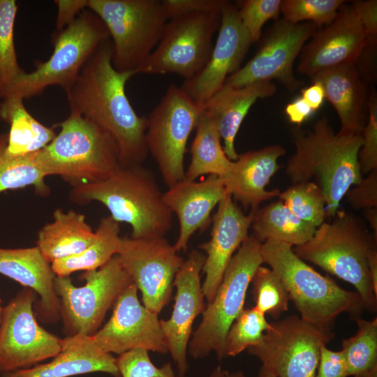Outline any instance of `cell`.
I'll return each mask as SVG.
<instances>
[{
    "label": "cell",
    "instance_id": "obj_1",
    "mask_svg": "<svg viewBox=\"0 0 377 377\" xmlns=\"http://www.w3.org/2000/svg\"><path fill=\"white\" fill-rule=\"evenodd\" d=\"M112 54V43L108 38L101 43L65 90L70 112L94 122L114 138L121 166L142 165L149 153L147 117L135 112L125 91L127 81L136 73L115 70Z\"/></svg>",
    "mask_w": 377,
    "mask_h": 377
},
{
    "label": "cell",
    "instance_id": "obj_2",
    "mask_svg": "<svg viewBox=\"0 0 377 377\" xmlns=\"http://www.w3.org/2000/svg\"><path fill=\"white\" fill-rule=\"evenodd\" d=\"M291 134L295 153L288 159L286 175L293 184H316L325 198L326 217H333L348 191L363 179L358 158L362 134L335 133L326 117L311 129L295 127Z\"/></svg>",
    "mask_w": 377,
    "mask_h": 377
},
{
    "label": "cell",
    "instance_id": "obj_3",
    "mask_svg": "<svg viewBox=\"0 0 377 377\" xmlns=\"http://www.w3.org/2000/svg\"><path fill=\"white\" fill-rule=\"evenodd\" d=\"M68 195L79 205L103 204L113 219L131 226L132 238L163 237L172 226L156 178L142 165L121 166L103 181L72 187Z\"/></svg>",
    "mask_w": 377,
    "mask_h": 377
},
{
    "label": "cell",
    "instance_id": "obj_4",
    "mask_svg": "<svg viewBox=\"0 0 377 377\" xmlns=\"http://www.w3.org/2000/svg\"><path fill=\"white\" fill-rule=\"evenodd\" d=\"M60 131L36 154L46 175H58L71 187L103 181L121 166L114 138L94 122L73 112L57 124Z\"/></svg>",
    "mask_w": 377,
    "mask_h": 377
},
{
    "label": "cell",
    "instance_id": "obj_5",
    "mask_svg": "<svg viewBox=\"0 0 377 377\" xmlns=\"http://www.w3.org/2000/svg\"><path fill=\"white\" fill-rule=\"evenodd\" d=\"M260 252L263 263L281 280L303 320L331 329L343 313L355 320L360 317L364 309L359 294L318 273L294 253L291 245L269 239L261 244Z\"/></svg>",
    "mask_w": 377,
    "mask_h": 377
},
{
    "label": "cell",
    "instance_id": "obj_6",
    "mask_svg": "<svg viewBox=\"0 0 377 377\" xmlns=\"http://www.w3.org/2000/svg\"><path fill=\"white\" fill-rule=\"evenodd\" d=\"M331 222H324L312 237L293 248L304 261L350 283L361 297L364 309L377 310L367 267V256L376 248V238L369 233L364 222L357 216L338 210Z\"/></svg>",
    "mask_w": 377,
    "mask_h": 377
},
{
    "label": "cell",
    "instance_id": "obj_7",
    "mask_svg": "<svg viewBox=\"0 0 377 377\" xmlns=\"http://www.w3.org/2000/svg\"><path fill=\"white\" fill-rule=\"evenodd\" d=\"M260 248L261 243L251 235L232 257L213 300L205 306L201 323L189 341L188 352L193 358L201 359L212 352L219 360L226 357L227 333L244 309L249 286L263 263Z\"/></svg>",
    "mask_w": 377,
    "mask_h": 377
},
{
    "label": "cell",
    "instance_id": "obj_8",
    "mask_svg": "<svg viewBox=\"0 0 377 377\" xmlns=\"http://www.w3.org/2000/svg\"><path fill=\"white\" fill-rule=\"evenodd\" d=\"M109 38L101 20L89 9H84L72 23L53 34L50 58L37 61L35 69L25 72L6 97L30 98L52 85H59L65 91L101 43Z\"/></svg>",
    "mask_w": 377,
    "mask_h": 377
},
{
    "label": "cell",
    "instance_id": "obj_9",
    "mask_svg": "<svg viewBox=\"0 0 377 377\" xmlns=\"http://www.w3.org/2000/svg\"><path fill=\"white\" fill-rule=\"evenodd\" d=\"M87 8L101 20L112 38L115 70L138 74L168 20L161 1L88 0Z\"/></svg>",
    "mask_w": 377,
    "mask_h": 377
},
{
    "label": "cell",
    "instance_id": "obj_10",
    "mask_svg": "<svg viewBox=\"0 0 377 377\" xmlns=\"http://www.w3.org/2000/svg\"><path fill=\"white\" fill-rule=\"evenodd\" d=\"M82 278L85 283L80 287L74 286L69 276H56L54 279L60 316L68 336H94L108 311L121 293L133 283L117 255L101 267L86 271Z\"/></svg>",
    "mask_w": 377,
    "mask_h": 377
},
{
    "label": "cell",
    "instance_id": "obj_11",
    "mask_svg": "<svg viewBox=\"0 0 377 377\" xmlns=\"http://www.w3.org/2000/svg\"><path fill=\"white\" fill-rule=\"evenodd\" d=\"M202 108L179 87L170 84L160 103L147 117L146 141L165 185L185 179L184 154L188 139Z\"/></svg>",
    "mask_w": 377,
    "mask_h": 377
},
{
    "label": "cell",
    "instance_id": "obj_12",
    "mask_svg": "<svg viewBox=\"0 0 377 377\" xmlns=\"http://www.w3.org/2000/svg\"><path fill=\"white\" fill-rule=\"evenodd\" d=\"M221 12L195 13L166 22L156 47L138 73H175L189 80L207 63L212 37L219 30Z\"/></svg>",
    "mask_w": 377,
    "mask_h": 377
},
{
    "label": "cell",
    "instance_id": "obj_13",
    "mask_svg": "<svg viewBox=\"0 0 377 377\" xmlns=\"http://www.w3.org/2000/svg\"><path fill=\"white\" fill-rule=\"evenodd\" d=\"M260 342L247 349L276 377H315L320 348L334 337L331 329L292 315L270 323Z\"/></svg>",
    "mask_w": 377,
    "mask_h": 377
},
{
    "label": "cell",
    "instance_id": "obj_14",
    "mask_svg": "<svg viewBox=\"0 0 377 377\" xmlns=\"http://www.w3.org/2000/svg\"><path fill=\"white\" fill-rule=\"evenodd\" d=\"M36 293L26 288L2 307L0 321V374L29 368L54 357L63 339L42 327L33 306Z\"/></svg>",
    "mask_w": 377,
    "mask_h": 377
},
{
    "label": "cell",
    "instance_id": "obj_15",
    "mask_svg": "<svg viewBox=\"0 0 377 377\" xmlns=\"http://www.w3.org/2000/svg\"><path fill=\"white\" fill-rule=\"evenodd\" d=\"M316 29L311 22L275 20L266 31L255 55L229 75L224 85L239 87L276 80L290 92L295 91L302 84L294 75L295 61Z\"/></svg>",
    "mask_w": 377,
    "mask_h": 377
},
{
    "label": "cell",
    "instance_id": "obj_16",
    "mask_svg": "<svg viewBox=\"0 0 377 377\" xmlns=\"http://www.w3.org/2000/svg\"><path fill=\"white\" fill-rule=\"evenodd\" d=\"M119 260L142 293L144 306L158 314L170 301L175 275L184 260L163 237H122Z\"/></svg>",
    "mask_w": 377,
    "mask_h": 377
},
{
    "label": "cell",
    "instance_id": "obj_17",
    "mask_svg": "<svg viewBox=\"0 0 377 377\" xmlns=\"http://www.w3.org/2000/svg\"><path fill=\"white\" fill-rule=\"evenodd\" d=\"M374 39L377 36L365 26L355 1L344 3L332 22L317 29L305 43L297 70L311 79L325 71L355 64Z\"/></svg>",
    "mask_w": 377,
    "mask_h": 377
},
{
    "label": "cell",
    "instance_id": "obj_18",
    "mask_svg": "<svg viewBox=\"0 0 377 377\" xmlns=\"http://www.w3.org/2000/svg\"><path fill=\"white\" fill-rule=\"evenodd\" d=\"M93 337L103 350L111 354L120 355L134 348L168 353L158 314L140 304L134 283L121 293L111 318Z\"/></svg>",
    "mask_w": 377,
    "mask_h": 377
},
{
    "label": "cell",
    "instance_id": "obj_19",
    "mask_svg": "<svg viewBox=\"0 0 377 377\" xmlns=\"http://www.w3.org/2000/svg\"><path fill=\"white\" fill-rule=\"evenodd\" d=\"M251 44L237 6L226 1L221 10L217 40L207 63L199 73L184 80L180 89L202 108L223 87L227 77L241 68Z\"/></svg>",
    "mask_w": 377,
    "mask_h": 377
},
{
    "label": "cell",
    "instance_id": "obj_20",
    "mask_svg": "<svg viewBox=\"0 0 377 377\" xmlns=\"http://www.w3.org/2000/svg\"><path fill=\"white\" fill-rule=\"evenodd\" d=\"M205 255L193 249L177 271L173 286L176 288L175 304L170 317L160 320L161 327L179 377H185L189 366L188 345L193 324L205 309V296L200 282V272Z\"/></svg>",
    "mask_w": 377,
    "mask_h": 377
},
{
    "label": "cell",
    "instance_id": "obj_21",
    "mask_svg": "<svg viewBox=\"0 0 377 377\" xmlns=\"http://www.w3.org/2000/svg\"><path fill=\"white\" fill-rule=\"evenodd\" d=\"M254 214L252 212L244 214L230 195L219 203L212 219L211 238L198 246L206 253L202 288L207 303L213 300L235 252L249 236Z\"/></svg>",
    "mask_w": 377,
    "mask_h": 377
},
{
    "label": "cell",
    "instance_id": "obj_22",
    "mask_svg": "<svg viewBox=\"0 0 377 377\" xmlns=\"http://www.w3.org/2000/svg\"><path fill=\"white\" fill-rule=\"evenodd\" d=\"M227 195L222 178L214 175L200 182L184 179L163 193L164 202L179 220L176 251H186L191 235L206 228L212 211Z\"/></svg>",
    "mask_w": 377,
    "mask_h": 377
},
{
    "label": "cell",
    "instance_id": "obj_23",
    "mask_svg": "<svg viewBox=\"0 0 377 377\" xmlns=\"http://www.w3.org/2000/svg\"><path fill=\"white\" fill-rule=\"evenodd\" d=\"M285 154L282 146L272 145L239 155L232 170L222 178L227 194L252 212L262 202L278 197L279 190L267 191L265 186L279 169L277 160Z\"/></svg>",
    "mask_w": 377,
    "mask_h": 377
},
{
    "label": "cell",
    "instance_id": "obj_24",
    "mask_svg": "<svg viewBox=\"0 0 377 377\" xmlns=\"http://www.w3.org/2000/svg\"><path fill=\"white\" fill-rule=\"evenodd\" d=\"M94 372L120 377L116 358L103 350L93 336L77 334L63 339L61 350L52 361L5 374L3 377H69Z\"/></svg>",
    "mask_w": 377,
    "mask_h": 377
},
{
    "label": "cell",
    "instance_id": "obj_25",
    "mask_svg": "<svg viewBox=\"0 0 377 377\" xmlns=\"http://www.w3.org/2000/svg\"><path fill=\"white\" fill-rule=\"evenodd\" d=\"M0 274L34 290L39 296V314L43 321L55 323L60 317L59 300L54 290L56 277L51 263L36 246L0 248Z\"/></svg>",
    "mask_w": 377,
    "mask_h": 377
},
{
    "label": "cell",
    "instance_id": "obj_26",
    "mask_svg": "<svg viewBox=\"0 0 377 377\" xmlns=\"http://www.w3.org/2000/svg\"><path fill=\"white\" fill-rule=\"evenodd\" d=\"M320 82L325 98L336 110L340 121L338 133L362 134L367 119V84L355 64L335 67L311 79Z\"/></svg>",
    "mask_w": 377,
    "mask_h": 377
},
{
    "label": "cell",
    "instance_id": "obj_27",
    "mask_svg": "<svg viewBox=\"0 0 377 377\" xmlns=\"http://www.w3.org/2000/svg\"><path fill=\"white\" fill-rule=\"evenodd\" d=\"M276 91L272 82H258L239 87L223 85L203 105L202 110L215 119L228 158H238L235 140L251 106L259 98L273 96Z\"/></svg>",
    "mask_w": 377,
    "mask_h": 377
},
{
    "label": "cell",
    "instance_id": "obj_28",
    "mask_svg": "<svg viewBox=\"0 0 377 377\" xmlns=\"http://www.w3.org/2000/svg\"><path fill=\"white\" fill-rule=\"evenodd\" d=\"M52 217V222L38 230L36 241V246L49 263L78 254L94 241L95 232L84 214L57 208Z\"/></svg>",
    "mask_w": 377,
    "mask_h": 377
},
{
    "label": "cell",
    "instance_id": "obj_29",
    "mask_svg": "<svg viewBox=\"0 0 377 377\" xmlns=\"http://www.w3.org/2000/svg\"><path fill=\"white\" fill-rule=\"evenodd\" d=\"M0 119L10 126L6 153L11 157L25 156L46 147L56 136L53 128L47 127L27 110L24 100L8 96L0 101Z\"/></svg>",
    "mask_w": 377,
    "mask_h": 377
},
{
    "label": "cell",
    "instance_id": "obj_30",
    "mask_svg": "<svg viewBox=\"0 0 377 377\" xmlns=\"http://www.w3.org/2000/svg\"><path fill=\"white\" fill-rule=\"evenodd\" d=\"M195 128L191 147V160L185 171V179L194 181L203 175L226 177L232 170L234 161L225 153L214 118L202 110Z\"/></svg>",
    "mask_w": 377,
    "mask_h": 377
},
{
    "label": "cell",
    "instance_id": "obj_31",
    "mask_svg": "<svg viewBox=\"0 0 377 377\" xmlns=\"http://www.w3.org/2000/svg\"><path fill=\"white\" fill-rule=\"evenodd\" d=\"M253 236L261 244L269 239L292 246L309 240L316 228L295 216L281 200L273 202L255 212Z\"/></svg>",
    "mask_w": 377,
    "mask_h": 377
},
{
    "label": "cell",
    "instance_id": "obj_32",
    "mask_svg": "<svg viewBox=\"0 0 377 377\" xmlns=\"http://www.w3.org/2000/svg\"><path fill=\"white\" fill-rule=\"evenodd\" d=\"M119 223L108 216L103 217L91 244L81 253L51 263L57 276H69L77 271L96 270L117 255L121 246Z\"/></svg>",
    "mask_w": 377,
    "mask_h": 377
},
{
    "label": "cell",
    "instance_id": "obj_33",
    "mask_svg": "<svg viewBox=\"0 0 377 377\" xmlns=\"http://www.w3.org/2000/svg\"><path fill=\"white\" fill-rule=\"evenodd\" d=\"M7 133L0 134V193L33 186L35 193L47 196L50 188L45 184L47 177L36 163V153L25 156L11 157L6 154Z\"/></svg>",
    "mask_w": 377,
    "mask_h": 377
},
{
    "label": "cell",
    "instance_id": "obj_34",
    "mask_svg": "<svg viewBox=\"0 0 377 377\" xmlns=\"http://www.w3.org/2000/svg\"><path fill=\"white\" fill-rule=\"evenodd\" d=\"M355 334L342 341L348 376L377 374V318L356 319Z\"/></svg>",
    "mask_w": 377,
    "mask_h": 377
},
{
    "label": "cell",
    "instance_id": "obj_35",
    "mask_svg": "<svg viewBox=\"0 0 377 377\" xmlns=\"http://www.w3.org/2000/svg\"><path fill=\"white\" fill-rule=\"evenodd\" d=\"M18 6L15 0H0V100L5 98L25 71L17 61L14 29Z\"/></svg>",
    "mask_w": 377,
    "mask_h": 377
},
{
    "label": "cell",
    "instance_id": "obj_36",
    "mask_svg": "<svg viewBox=\"0 0 377 377\" xmlns=\"http://www.w3.org/2000/svg\"><path fill=\"white\" fill-rule=\"evenodd\" d=\"M278 197L297 218L318 228L326 218L325 198L319 187L313 182L292 184Z\"/></svg>",
    "mask_w": 377,
    "mask_h": 377
},
{
    "label": "cell",
    "instance_id": "obj_37",
    "mask_svg": "<svg viewBox=\"0 0 377 377\" xmlns=\"http://www.w3.org/2000/svg\"><path fill=\"white\" fill-rule=\"evenodd\" d=\"M270 326L265 314L256 306L244 309L227 333L225 344L226 357H235L258 344Z\"/></svg>",
    "mask_w": 377,
    "mask_h": 377
},
{
    "label": "cell",
    "instance_id": "obj_38",
    "mask_svg": "<svg viewBox=\"0 0 377 377\" xmlns=\"http://www.w3.org/2000/svg\"><path fill=\"white\" fill-rule=\"evenodd\" d=\"M255 306L277 320L288 310V293L277 274L270 268L259 266L251 281Z\"/></svg>",
    "mask_w": 377,
    "mask_h": 377
},
{
    "label": "cell",
    "instance_id": "obj_39",
    "mask_svg": "<svg viewBox=\"0 0 377 377\" xmlns=\"http://www.w3.org/2000/svg\"><path fill=\"white\" fill-rule=\"evenodd\" d=\"M343 0H283L281 13L283 19L293 23L311 22L317 29L328 24L334 18Z\"/></svg>",
    "mask_w": 377,
    "mask_h": 377
},
{
    "label": "cell",
    "instance_id": "obj_40",
    "mask_svg": "<svg viewBox=\"0 0 377 377\" xmlns=\"http://www.w3.org/2000/svg\"><path fill=\"white\" fill-rule=\"evenodd\" d=\"M239 4L242 24L252 43L260 39L264 24L278 20L281 13V0H245Z\"/></svg>",
    "mask_w": 377,
    "mask_h": 377
},
{
    "label": "cell",
    "instance_id": "obj_41",
    "mask_svg": "<svg viewBox=\"0 0 377 377\" xmlns=\"http://www.w3.org/2000/svg\"><path fill=\"white\" fill-rule=\"evenodd\" d=\"M116 364L120 377H179L170 362L161 367L155 366L149 351L144 348H134L119 355Z\"/></svg>",
    "mask_w": 377,
    "mask_h": 377
},
{
    "label": "cell",
    "instance_id": "obj_42",
    "mask_svg": "<svg viewBox=\"0 0 377 377\" xmlns=\"http://www.w3.org/2000/svg\"><path fill=\"white\" fill-rule=\"evenodd\" d=\"M362 136L358 158L361 173L365 175L377 169V94L374 89L369 93L367 119Z\"/></svg>",
    "mask_w": 377,
    "mask_h": 377
},
{
    "label": "cell",
    "instance_id": "obj_43",
    "mask_svg": "<svg viewBox=\"0 0 377 377\" xmlns=\"http://www.w3.org/2000/svg\"><path fill=\"white\" fill-rule=\"evenodd\" d=\"M224 0H163L162 6L168 20L195 13L221 12Z\"/></svg>",
    "mask_w": 377,
    "mask_h": 377
},
{
    "label": "cell",
    "instance_id": "obj_44",
    "mask_svg": "<svg viewBox=\"0 0 377 377\" xmlns=\"http://www.w3.org/2000/svg\"><path fill=\"white\" fill-rule=\"evenodd\" d=\"M350 205L356 209L376 208L377 169L371 171L366 178L346 194Z\"/></svg>",
    "mask_w": 377,
    "mask_h": 377
},
{
    "label": "cell",
    "instance_id": "obj_45",
    "mask_svg": "<svg viewBox=\"0 0 377 377\" xmlns=\"http://www.w3.org/2000/svg\"><path fill=\"white\" fill-rule=\"evenodd\" d=\"M315 377H348L343 350L334 351L323 346Z\"/></svg>",
    "mask_w": 377,
    "mask_h": 377
},
{
    "label": "cell",
    "instance_id": "obj_46",
    "mask_svg": "<svg viewBox=\"0 0 377 377\" xmlns=\"http://www.w3.org/2000/svg\"><path fill=\"white\" fill-rule=\"evenodd\" d=\"M57 31H60L72 23L80 13L87 8L88 0H57Z\"/></svg>",
    "mask_w": 377,
    "mask_h": 377
},
{
    "label": "cell",
    "instance_id": "obj_47",
    "mask_svg": "<svg viewBox=\"0 0 377 377\" xmlns=\"http://www.w3.org/2000/svg\"><path fill=\"white\" fill-rule=\"evenodd\" d=\"M313 112V110L301 97L289 103L285 108V113L289 121L298 126L311 117Z\"/></svg>",
    "mask_w": 377,
    "mask_h": 377
},
{
    "label": "cell",
    "instance_id": "obj_48",
    "mask_svg": "<svg viewBox=\"0 0 377 377\" xmlns=\"http://www.w3.org/2000/svg\"><path fill=\"white\" fill-rule=\"evenodd\" d=\"M313 110H318L325 98L322 84L318 81L312 82L311 85L301 90L300 96Z\"/></svg>",
    "mask_w": 377,
    "mask_h": 377
},
{
    "label": "cell",
    "instance_id": "obj_49",
    "mask_svg": "<svg viewBox=\"0 0 377 377\" xmlns=\"http://www.w3.org/2000/svg\"><path fill=\"white\" fill-rule=\"evenodd\" d=\"M367 267L374 293L377 295V251L372 249L367 256Z\"/></svg>",
    "mask_w": 377,
    "mask_h": 377
},
{
    "label": "cell",
    "instance_id": "obj_50",
    "mask_svg": "<svg viewBox=\"0 0 377 377\" xmlns=\"http://www.w3.org/2000/svg\"><path fill=\"white\" fill-rule=\"evenodd\" d=\"M209 377H246L242 371L230 372L223 369L220 365L216 367L210 373Z\"/></svg>",
    "mask_w": 377,
    "mask_h": 377
},
{
    "label": "cell",
    "instance_id": "obj_51",
    "mask_svg": "<svg viewBox=\"0 0 377 377\" xmlns=\"http://www.w3.org/2000/svg\"><path fill=\"white\" fill-rule=\"evenodd\" d=\"M364 214L374 230V235L377 239V211L376 208L363 209Z\"/></svg>",
    "mask_w": 377,
    "mask_h": 377
},
{
    "label": "cell",
    "instance_id": "obj_52",
    "mask_svg": "<svg viewBox=\"0 0 377 377\" xmlns=\"http://www.w3.org/2000/svg\"><path fill=\"white\" fill-rule=\"evenodd\" d=\"M257 377H276L269 369L261 365L259 369Z\"/></svg>",
    "mask_w": 377,
    "mask_h": 377
},
{
    "label": "cell",
    "instance_id": "obj_53",
    "mask_svg": "<svg viewBox=\"0 0 377 377\" xmlns=\"http://www.w3.org/2000/svg\"><path fill=\"white\" fill-rule=\"evenodd\" d=\"M2 306H1V300L0 299V321H1V311H2Z\"/></svg>",
    "mask_w": 377,
    "mask_h": 377
}]
</instances>
